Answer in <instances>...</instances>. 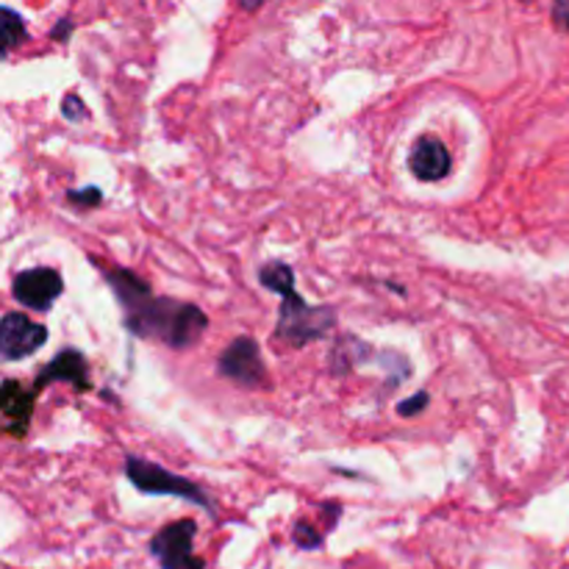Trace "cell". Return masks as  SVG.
I'll use <instances>...</instances> for the list:
<instances>
[{
  "mask_svg": "<svg viewBox=\"0 0 569 569\" xmlns=\"http://www.w3.org/2000/svg\"><path fill=\"white\" fill-rule=\"evenodd\" d=\"M26 39H28V31H26V22H22V17L17 14L14 9H9V6H6L3 9V56H9L11 50H14L20 42H26Z\"/></svg>",
  "mask_w": 569,
  "mask_h": 569,
  "instance_id": "8fae6325",
  "label": "cell"
},
{
  "mask_svg": "<svg viewBox=\"0 0 569 569\" xmlns=\"http://www.w3.org/2000/svg\"><path fill=\"white\" fill-rule=\"evenodd\" d=\"M67 200L72 206H81V209H89V206H98L103 200V192L98 187H83V189H70L67 192Z\"/></svg>",
  "mask_w": 569,
  "mask_h": 569,
  "instance_id": "4fadbf2b",
  "label": "cell"
},
{
  "mask_svg": "<svg viewBox=\"0 0 569 569\" xmlns=\"http://www.w3.org/2000/svg\"><path fill=\"white\" fill-rule=\"evenodd\" d=\"M126 478L133 483V489H139L142 495H170V498L189 500V503L200 506L209 515H217L214 500L203 492L194 481L189 478L176 476L167 467L153 465V461H144L139 456H128L126 459Z\"/></svg>",
  "mask_w": 569,
  "mask_h": 569,
  "instance_id": "3957f363",
  "label": "cell"
},
{
  "mask_svg": "<svg viewBox=\"0 0 569 569\" xmlns=\"http://www.w3.org/2000/svg\"><path fill=\"white\" fill-rule=\"evenodd\" d=\"M109 281L117 303L122 306L126 328L139 339H156L172 350H187L200 342L209 328V317L192 303L156 298L148 283L126 267H103L94 261Z\"/></svg>",
  "mask_w": 569,
  "mask_h": 569,
  "instance_id": "6da1fadb",
  "label": "cell"
},
{
  "mask_svg": "<svg viewBox=\"0 0 569 569\" xmlns=\"http://www.w3.org/2000/svg\"><path fill=\"white\" fill-rule=\"evenodd\" d=\"M261 287L281 298V315H278V337L287 339L292 348L317 342L337 326V311L328 306H309L295 289V270L283 261H267L259 270Z\"/></svg>",
  "mask_w": 569,
  "mask_h": 569,
  "instance_id": "7a4b0ae2",
  "label": "cell"
},
{
  "mask_svg": "<svg viewBox=\"0 0 569 569\" xmlns=\"http://www.w3.org/2000/svg\"><path fill=\"white\" fill-rule=\"evenodd\" d=\"M217 370L222 378L239 383V387L259 389L267 381V367L261 359L259 342L250 337H239L222 350V356L217 359Z\"/></svg>",
  "mask_w": 569,
  "mask_h": 569,
  "instance_id": "5b68a950",
  "label": "cell"
},
{
  "mask_svg": "<svg viewBox=\"0 0 569 569\" xmlns=\"http://www.w3.org/2000/svg\"><path fill=\"white\" fill-rule=\"evenodd\" d=\"M61 114L67 117V122H83L89 117V111L78 94H67V98L61 100Z\"/></svg>",
  "mask_w": 569,
  "mask_h": 569,
  "instance_id": "5bb4252c",
  "label": "cell"
},
{
  "mask_svg": "<svg viewBox=\"0 0 569 569\" xmlns=\"http://www.w3.org/2000/svg\"><path fill=\"white\" fill-rule=\"evenodd\" d=\"M194 533L198 522L178 520L161 528L150 539V556L161 569H206V561L194 553Z\"/></svg>",
  "mask_w": 569,
  "mask_h": 569,
  "instance_id": "277c9868",
  "label": "cell"
},
{
  "mask_svg": "<svg viewBox=\"0 0 569 569\" xmlns=\"http://www.w3.org/2000/svg\"><path fill=\"white\" fill-rule=\"evenodd\" d=\"M261 3H264V0H239V6H242L244 11H259Z\"/></svg>",
  "mask_w": 569,
  "mask_h": 569,
  "instance_id": "ac0fdd59",
  "label": "cell"
},
{
  "mask_svg": "<svg viewBox=\"0 0 569 569\" xmlns=\"http://www.w3.org/2000/svg\"><path fill=\"white\" fill-rule=\"evenodd\" d=\"M64 292V283H61V276L50 267H33V270L20 272L11 283V295L20 306L33 311H48L53 309L56 300Z\"/></svg>",
  "mask_w": 569,
  "mask_h": 569,
  "instance_id": "8992f818",
  "label": "cell"
},
{
  "mask_svg": "<svg viewBox=\"0 0 569 569\" xmlns=\"http://www.w3.org/2000/svg\"><path fill=\"white\" fill-rule=\"evenodd\" d=\"M70 33H72V22L70 20H59V26L53 28V33H50V37H53L56 42H64Z\"/></svg>",
  "mask_w": 569,
  "mask_h": 569,
  "instance_id": "e0dca14e",
  "label": "cell"
},
{
  "mask_svg": "<svg viewBox=\"0 0 569 569\" xmlns=\"http://www.w3.org/2000/svg\"><path fill=\"white\" fill-rule=\"evenodd\" d=\"M48 342V328L28 320L20 311H9L0 322V350L6 361H20L37 353Z\"/></svg>",
  "mask_w": 569,
  "mask_h": 569,
  "instance_id": "52a82bcc",
  "label": "cell"
},
{
  "mask_svg": "<svg viewBox=\"0 0 569 569\" xmlns=\"http://www.w3.org/2000/svg\"><path fill=\"white\" fill-rule=\"evenodd\" d=\"M39 389H22L20 381H3L0 389V406H3L6 417V431L14 439H26L28 426H31L33 417V403H37Z\"/></svg>",
  "mask_w": 569,
  "mask_h": 569,
  "instance_id": "ba28073f",
  "label": "cell"
},
{
  "mask_svg": "<svg viewBox=\"0 0 569 569\" xmlns=\"http://www.w3.org/2000/svg\"><path fill=\"white\" fill-rule=\"evenodd\" d=\"M426 406H428V392H417L415 398L400 400V403H398V415L400 417H417L422 409H426Z\"/></svg>",
  "mask_w": 569,
  "mask_h": 569,
  "instance_id": "9a60e30c",
  "label": "cell"
},
{
  "mask_svg": "<svg viewBox=\"0 0 569 569\" xmlns=\"http://www.w3.org/2000/svg\"><path fill=\"white\" fill-rule=\"evenodd\" d=\"M292 542H295V548H300V550H320L322 545H326V537H322V533L317 531L311 522L300 520V522H295V528H292Z\"/></svg>",
  "mask_w": 569,
  "mask_h": 569,
  "instance_id": "7c38bea8",
  "label": "cell"
},
{
  "mask_svg": "<svg viewBox=\"0 0 569 569\" xmlns=\"http://www.w3.org/2000/svg\"><path fill=\"white\" fill-rule=\"evenodd\" d=\"M56 381H67V383H72L78 392H87V389L92 387V381H89L87 359H83L78 350L64 348L53 361H50L48 367H42V370H39L37 383H33V387L42 389V387H48V383H56Z\"/></svg>",
  "mask_w": 569,
  "mask_h": 569,
  "instance_id": "30bf717a",
  "label": "cell"
},
{
  "mask_svg": "<svg viewBox=\"0 0 569 569\" xmlns=\"http://www.w3.org/2000/svg\"><path fill=\"white\" fill-rule=\"evenodd\" d=\"M409 170L415 172V178H420L426 183L442 181L450 172V153L445 148V142H439L437 137L417 139L409 153Z\"/></svg>",
  "mask_w": 569,
  "mask_h": 569,
  "instance_id": "9c48e42d",
  "label": "cell"
},
{
  "mask_svg": "<svg viewBox=\"0 0 569 569\" xmlns=\"http://www.w3.org/2000/svg\"><path fill=\"white\" fill-rule=\"evenodd\" d=\"M553 22L561 31H569V0H553Z\"/></svg>",
  "mask_w": 569,
  "mask_h": 569,
  "instance_id": "2e32d148",
  "label": "cell"
}]
</instances>
